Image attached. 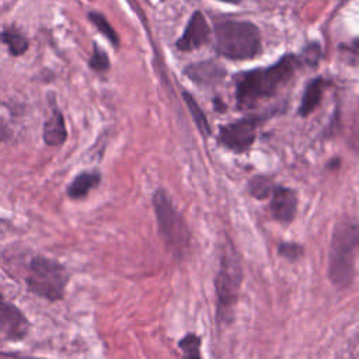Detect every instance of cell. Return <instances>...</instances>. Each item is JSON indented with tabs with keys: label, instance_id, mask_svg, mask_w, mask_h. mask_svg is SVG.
<instances>
[{
	"label": "cell",
	"instance_id": "6da1fadb",
	"mask_svg": "<svg viewBox=\"0 0 359 359\" xmlns=\"http://www.w3.org/2000/svg\"><path fill=\"white\" fill-rule=\"evenodd\" d=\"M300 65L296 55L286 53L272 66L241 72L234 79L238 108H252L258 102L276 95L293 79Z\"/></svg>",
	"mask_w": 359,
	"mask_h": 359
},
{
	"label": "cell",
	"instance_id": "7a4b0ae2",
	"mask_svg": "<svg viewBox=\"0 0 359 359\" xmlns=\"http://www.w3.org/2000/svg\"><path fill=\"white\" fill-rule=\"evenodd\" d=\"M243 279L244 269L240 254L234 244L226 238L220 247L219 271L215 278L216 323L219 327L229 325L234 321V309Z\"/></svg>",
	"mask_w": 359,
	"mask_h": 359
},
{
	"label": "cell",
	"instance_id": "3957f363",
	"mask_svg": "<svg viewBox=\"0 0 359 359\" xmlns=\"http://www.w3.org/2000/svg\"><path fill=\"white\" fill-rule=\"evenodd\" d=\"M358 244L356 220L348 219L335 224L328 252V279L338 290L349 289L355 280Z\"/></svg>",
	"mask_w": 359,
	"mask_h": 359
},
{
	"label": "cell",
	"instance_id": "277c9868",
	"mask_svg": "<svg viewBox=\"0 0 359 359\" xmlns=\"http://www.w3.org/2000/svg\"><path fill=\"white\" fill-rule=\"evenodd\" d=\"M215 48L230 60L254 59L262 52L259 29L250 21H222L215 27Z\"/></svg>",
	"mask_w": 359,
	"mask_h": 359
},
{
	"label": "cell",
	"instance_id": "5b68a950",
	"mask_svg": "<svg viewBox=\"0 0 359 359\" xmlns=\"http://www.w3.org/2000/svg\"><path fill=\"white\" fill-rule=\"evenodd\" d=\"M153 209L158 234L164 240L167 248L177 258L187 257L191 247V231L164 189H157L154 192Z\"/></svg>",
	"mask_w": 359,
	"mask_h": 359
},
{
	"label": "cell",
	"instance_id": "8992f818",
	"mask_svg": "<svg viewBox=\"0 0 359 359\" xmlns=\"http://www.w3.org/2000/svg\"><path fill=\"white\" fill-rule=\"evenodd\" d=\"M69 280L67 268L59 261L46 257L32 258L25 276L28 290L49 302H59L65 297Z\"/></svg>",
	"mask_w": 359,
	"mask_h": 359
},
{
	"label": "cell",
	"instance_id": "52a82bcc",
	"mask_svg": "<svg viewBox=\"0 0 359 359\" xmlns=\"http://www.w3.org/2000/svg\"><path fill=\"white\" fill-rule=\"evenodd\" d=\"M264 119H266V115H251L222 125L217 135L219 144L236 153L247 151L255 142L258 126Z\"/></svg>",
	"mask_w": 359,
	"mask_h": 359
},
{
	"label": "cell",
	"instance_id": "ba28073f",
	"mask_svg": "<svg viewBox=\"0 0 359 359\" xmlns=\"http://www.w3.org/2000/svg\"><path fill=\"white\" fill-rule=\"evenodd\" d=\"M29 330V321L25 314L13 303L0 300V334L7 339L21 341Z\"/></svg>",
	"mask_w": 359,
	"mask_h": 359
},
{
	"label": "cell",
	"instance_id": "9c48e42d",
	"mask_svg": "<svg viewBox=\"0 0 359 359\" xmlns=\"http://www.w3.org/2000/svg\"><path fill=\"white\" fill-rule=\"evenodd\" d=\"M271 196H272L269 202L271 216L282 224L292 223L297 212L296 191L283 185H275Z\"/></svg>",
	"mask_w": 359,
	"mask_h": 359
},
{
	"label": "cell",
	"instance_id": "30bf717a",
	"mask_svg": "<svg viewBox=\"0 0 359 359\" xmlns=\"http://www.w3.org/2000/svg\"><path fill=\"white\" fill-rule=\"evenodd\" d=\"M210 28L205 15L201 11H195L187 22L184 34L177 39L175 46L181 52H191L209 41Z\"/></svg>",
	"mask_w": 359,
	"mask_h": 359
},
{
	"label": "cell",
	"instance_id": "8fae6325",
	"mask_svg": "<svg viewBox=\"0 0 359 359\" xmlns=\"http://www.w3.org/2000/svg\"><path fill=\"white\" fill-rule=\"evenodd\" d=\"M184 76L196 86L210 87L226 77V69L216 60H201L188 65L184 69Z\"/></svg>",
	"mask_w": 359,
	"mask_h": 359
},
{
	"label": "cell",
	"instance_id": "7c38bea8",
	"mask_svg": "<svg viewBox=\"0 0 359 359\" xmlns=\"http://www.w3.org/2000/svg\"><path fill=\"white\" fill-rule=\"evenodd\" d=\"M42 137L43 142L48 146H60L65 143L67 137V130H66V123L63 114L53 107L50 116L43 123V130H42Z\"/></svg>",
	"mask_w": 359,
	"mask_h": 359
},
{
	"label": "cell",
	"instance_id": "4fadbf2b",
	"mask_svg": "<svg viewBox=\"0 0 359 359\" xmlns=\"http://www.w3.org/2000/svg\"><path fill=\"white\" fill-rule=\"evenodd\" d=\"M327 86H328V83L323 77H316L309 81V84L304 88V93H303V97H302V101H300V105L297 109V114L300 116H303V118L309 116L320 105Z\"/></svg>",
	"mask_w": 359,
	"mask_h": 359
},
{
	"label": "cell",
	"instance_id": "5bb4252c",
	"mask_svg": "<svg viewBox=\"0 0 359 359\" xmlns=\"http://www.w3.org/2000/svg\"><path fill=\"white\" fill-rule=\"evenodd\" d=\"M101 182V174L98 171H83L74 177L69 184L66 192L70 199H83L90 191L97 188Z\"/></svg>",
	"mask_w": 359,
	"mask_h": 359
},
{
	"label": "cell",
	"instance_id": "9a60e30c",
	"mask_svg": "<svg viewBox=\"0 0 359 359\" xmlns=\"http://www.w3.org/2000/svg\"><path fill=\"white\" fill-rule=\"evenodd\" d=\"M0 42L7 45L10 55L21 56L28 49V39L14 27H6L0 32Z\"/></svg>",
	"mask_w": 359,
	"mask_h": 359
},
{
	"label": "cell",
	"instance_id": "2e32d148",
	"mask_svg": "<svg viewBox=\"0 0 359 359\" xmlns=\"http://www.w3.org/2000/svg\"><path fill=\"white\" fill-rule=\"evenodd\" d=\"M182 98H184V101H185V104H187V107H188V111H189V114H191V116H192V119H194V122H195L198 130L201 132V135L205 136V137L210 136V133H212L210 125H209V122H208V118H206L205 112H203L202 108L199 107V104H198V102L195 101V98H194L189 93H187V91H182Z\"/></svg>",
	"mask_w": 359,
	"mask_h": 359
},
{
	"label": "cell",
	"instance_id": "e0dca14e",
	"mask_svg": "<svg viewBox=\"0 0 359 359\" xmlns=\"http://www.w3.org/2000/svg\"><path fill=\"white\" fill-rule=\"evenodd\" d=\"M202 337L194 331L185 332L178 341V348L181 349V359H202Z\"/></svg>",
	"mask_w": 359,
	"mask_h": 359
},
{
	"label": "cell",
	"instance_id": "ac0fdd59",
	"mask_svg": "<svg viewBox=\"0 0 359 359\" xmlns=\"http://www.w3.org/2000/svg\"><path fill=\"white\" fill-rule=\"evenodd\" d=\"M273 188H275V184H273L272 178L268 175H255L247 184L248 194L255 199L269 198Z\"/></svg>",
	"mask_w": 359,
	"mask_h": 359
},
{
	"label": "cell",
	"instance_id": "d6986e66",
	"mask_svg": "<svg viewBox=\"0 0 359 359\" xmlns=\"http://www.w3.org/2000/svg\"><path fill=\"white\" fill-rule=\"evenodd\" d=\"M90 22H93L95 25V28L109 41V43H112L115 48L119 46V36L116 34V31L114 29V27L108 22L107 17L101 13H95V11H90L87 14Z\"/></svg>",
	"mask_w": 359,
	"mask_h": 359
},
{
	"label": "cell",
	"instance_id": "ffe728a7",
	"mask_svg": "<svg viewBox=\"0 0 359 359\" xmlns=\"http://www.w3.org/2000/svg\"><path fill=\"white\" fill-rule=\"evenodd\" d=\"M278 254L289 262H297L304 255V247L294 241H282L278 244Z\"/></svg>",
	"mask_w": 359,
	"mask_h": 359
},
{
	"label": "cell",
	"instance_id": "44dd1931",
	"mask_svg": "<svg viewBox=\"0 0 359 359\" xmlns=\"http://www.w3.org/2000/svg\"><path fill=\"white\" fill-rule=\"evenodd\" d=\"M109 66H111V63H109V57H108L107 52L94 42L93 43V55L88 59V67L94 72L102 73V72H107L109 69Z\"/></svg>",
	"mask_w": 359,
	"mask_h": 359
},
{
	"label": "cell",
	"instance_id": "7402d4cb",
	"mask_svg": "<svg viewBox=\"0 0 359 359\" xmlns=\"http://www.w3.org/2000/svg\"><path fill=\"white\" fill-rule=\"evenodd\" d=\"M300 63L307 65L310 67H316L321 57V46L318 42H309L303 49L300 56H297Z\"/></svg>",
	"mask_w": 359,
	"mask_h": 359
},
{
	"label": "cell",
	"instance_id": "603a6c76",
	"mask_svg": "<svg viewBox=\"0 0 359 359\" xmlns=\"http://www.w3.org/2000/svg\"><path fill=\"white\" fill-rule=\"evenodd\" d=\"M0 359H45V358L24 356V355H20V353H0Z\"/></svg>",
	"mask_w": 359,
	"mask_h": 359
},
{
	"label": "cell",
	"instance_id": "cb8c5ba5",
	"mask_svg": "<svg viewBox=\"0 0 359 359\" xmlns=\"http://www.w3.org/2000/svg\"><path fill=\"white\" fill-rule=\"evenodd\" d=\"M219 1H224V3H230V4H238L241 0H219Z\"/></svg>",
	"mask_w": 359,
	"mask_h": 359
},
{
	"label": "cell",
	"instance_id": "d4e9b609",
	"mask_svg": "<svg viewBox=\"0 0 359 359\" xmlns=\"http://www.w3.org/2000/svg\"><path fill=\"white\" fill-rule=\"evenodd\" d=\"M0 300H3V294L1 293H0Z\"/></svg>",
	"mask_w": 359,
	"mask_h": 359
}]
</instances>
